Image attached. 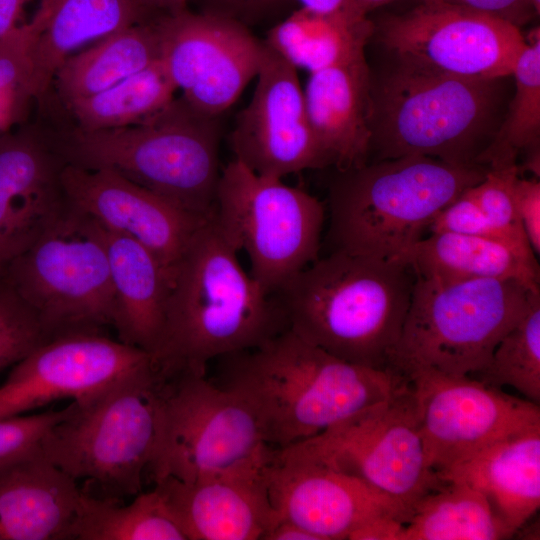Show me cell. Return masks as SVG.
Segmentation results:
<instances>
[{
    "label": "cell",
    "mask_w": 540,
    "mask_h": 540,
    "mask_svg": "<svg viewBox=\"0 0 540 540\" xmlns=\"http://www.w3.org/2000/svg\"><path fill=\"white\" fill-rule=\"evenodd\" d=\"M237 253L211 214L171 268L163 333L152 356L162 377L206 375L211 360L288 329L277 295L244 271Z\"/></svg>",
    "instance_id": "cell-1"
},
{
    "label": "cell",
    "mask_w": 540,
    "mask_h": 540,
    "mask_svg": "<svg viewBox=\"0 0 540 540\" xmlns=\"http://www.w3.org/2000/svg\"><path fill=\"white\" fill-rule=\"evenodd\" d=\"M219 359V385L248 404L274 448L318 435L407 384L393 370L349 363L289 329Z\"/></svg>",
    "instance_id": "cell-2"
},
{
    "label": "cell",
    "mask_w": 540,
    "mask_h": 540,
    "mask_svg": "<svg viewBox=\"0 0 540 540\" xmlns=\"http://www.w3.org/2000/svg\"><path fill=\"white\" fill-rule=\"evenodd\" d=\"M416 276L399 259L331 251L276 293L288 329L356 365L389 369Z\"/></svg>",
    "instance_id": "cell-3"
},
{
    "label": "cell",
    "mask_w": 540,
    "mask_h": 540,
    "mask_svg": "<svg viewBox=\"0 0 540 540\" xmlns=\"http://www.w3.org/2000/svg\"><path fill=\"white\" fill-rule=\"evenodd\" d=\"M502 80L459 78L394 60L370 78V154L375 161L419 155L482 166L500 125Z\"/></svg>",
    "instance_id": "cell-4"
},
{
    "label": "cell",
    "mask_w": 540,
    "mask_h": 540,
    "mask_svg": "<svg viewBox=\"0 0 540 540\" xmlns=\"http://www.w3.org/2000/svg\"><path fill=\"white\" fill-rule=\"evenodd\" d=\"M220 116L182 96L143 121L121 128L55 133L66 164L108 169L201 217L213 210L221 170Z\"/></svg>",
    "instance_id": "cell-5"
},
{
    "label": "cell",
    "mask_w": 540,
    "mask_h": 540,
    "mask_svg": "<svg viewBox=\"0 0 540 540\" xmlns=\"http://www.w3.org/2000/svg\"><path fill=\"white\" fill-rule=\"evenodd\" d=\"M487 168L410 155L338 171L329 188L331 251L398 259Z\"/></svg>",
    "instance_id": "cell-6"
},
{
    "label": "cell",
    "mask_w": 540,
    "mask_h": 540,
    "mask_svg": "<svg viewBox=\"0 0 540 540\" xmlns=\"http://www.w3.org/2000/svg\"><path fill=\"white\" fill-rule=\"evenodd\" d=\"M537 293L540 289L512 279L445 282L416 278L388 368L406 381L425 370L454 376L476 374Z\"/></svg>",
    "instance_id": "cell-7"
},
{
    "label": "cell",
    "mask_w": 540,
    "mask_h": 540,
    "mask_svg": "<svg viewBox=\"0 0 540 540\" xmlns=\"http://www.w3.org/2000/svg\"><path fill=\"white\" fill-rule=\"evenodd\" d=\"M162 382L152 366L72 401L40 441L44 456L74 479L137 495L154 454Z\"/></svg>",
    "instance_id": "cell-8"
},
{
    "label": "cell",
    "mask_w": 540,
    "mask_h": 540,
    "mask_svg": "<svg viewBox=\"0 0 540 540\" xmlns=\"http://www.w3.org/2000/svg\"><path fill=\"white\" fill-rule=\"evenodd\" d=\"M273 448L239 395L202 374L163 378L149 466L155 482L166 477L192 482L263 466Z\"/></svg>",
    "instance_id": "cell-9"
},
{
    "label": "cell",
    "mask_w": 540,
    "mask_h": 540,
    "mask_svg": "<svg viewBox=\"0 0 540 540\" xmlns=\"http://www.w3.org/2000/svg\"><path fill=\"white\" fill-rule=\"evenodd\" d=\"M2 278L49 338L113 326L115 301L102 229L68 205Z\"/></svg>",
    "instance_id": "cell-10"
},
{
    "label": "cell",
    "mask_w": 540,
    "mask_h": 540,
    "mask_svg": "<svg viewBox=\"0 0 540 540\" xmlns=\"http://www.w3.org/2000/svg\"><path fill=\"white\" fill-rule=\"evenodd\" d=\"M212 216L234 248L247 253L251 277L269 294L318 258L322 202L235 158L221 170Z\"/></svg>",
    "instance_id": "cell-11"
},
{
    "label": "cell",
    "mask_w": 540,
    "mask_h": 540,
    "mask_svg": "<svg viewBox=\"0 0 540 540\" xmlns=\"http://www.w3.org/2000/svg\"><path fill=\"white\" fill-rule=\"evenodd\" d=\"M287 447L359 478L408 513L444 483L428 463L409 382L389 399Z\"/></svg>",
    "instance_id": "cell-12"
},
{
    "label": "cell",
    "mask_w": 540,
    "mask_h": 540,
    "mask_svg": "<svg viewBox=\"0 0 540 540\" xmlns=\"http://www.w3.org/2000/svg\"><path fill=\"white\" fill-rule=\"evenodd\" d=\"M373 35L394 60L474 80L512 76L526 46L520 28L469 10L417 3L373 22Z\"/></svg>",
    "instance_id": "cell-13"
},
{
    "label": "cell",
    "mask_w": 540,
    "mask_h": 540,
    "mask_svg": "<svg viewBox=\"0 0 540 540\" xmlns=\"http://www.w3.org/2000/svg\"><path fill=\"white\" fill-rule=\"evenodd\" d=\"M408 382L427 460L436 473L500 439L540 427L538 404L471 376L425 370Z\"/></svg>",
    "instance_id": "cell-14"
},
{
    "label": "cell",
    "mask_w": 540,
    "mask_h": 540,
    "mask_svg": "<svg viewBox=\"0 0 540 540\" xmlns=\"http://www.w3.org/2000/svg\"><path fill=\"white\" fill-rule=\"evenodd\" d=\"M160 63L182 97L198 111L221 116L257 76L264 52L239 20L187 9L157 20Z\"/></svg>",
    "instance_id": "cell-15"
},
{
    "label": "cell",
    "mask_w": 540,
    "mask_h": 540,
    "mask_svg": "<svg viewBox=\"0 0 540 540\" xmlns=\"http://www.w3.org/2000/svg\"><path fill=\"white\" fill-rule=\"evenodd\" d=\"M152 366L148 352L98 331L54 336L17 362L0 386V419L54 400L87 399Z\"/></svg>",
    "instance_id": "cell-16"
},
{
    "label": "cell",
    "mask_w": 540,
    "mask_h": 540,
    "mask_svg": "<svg viewBox=\"0 0 540 540\" xmlns=\"http://www.w3.org/2000/svg\"><path fill=\"white\" fill-rule=\"evenodd\" d=\"M256 78L230 134L234 158L256 174L279 179L332 165L311 129L297 69L265 43Z\"/></svg>",
    "instance_id": "cell-17"
},
{
    "label": "cell",
    "mask_w": 540,
    "mask_h": 540,
    "mask_svg": "<svg viewBox=\"0 0 540 540\" xmlns=\"http://www.w3.org/2000/svg\"><path fill=\"white\" fill-rule=\"evenodd\" d=\"M268 496L279 520L305 528L319 540L348 539L382 515L404 521L407 509L366 482L289 447L273 448L264 467Z\"/></svg>",
    "instance_id": "cell-18"
},
{
    "label": "cell",
    "mask_w": 540,
    "mask_h": 540,
    "mask_svg": "<svg viewBox=\"0 0 540 540\" xmlns=\"http://www.w3.org/2000/svg\"><path fill=\"white\" fill-rule=\"evenodd\" d=\"M66 204L104 230L145 246L169 269L208 217L197 216L174 202L108 169L64 166Z\"/></svg>",
    "instance_id": "cell-19"
},
{
    "label": "cell",
    "mask_w": 540,
    "mask_h": 540,
    "mask_svg": "<svg viewBox=\"0 0 540 540\" xmlns=\"http://www.w3.org/2000/svg\"><path fill=\"white\" fill-rule=\"evenodd\" d=\"M65 165L52 132L29 125L0 133V279L66 209Z\"/></svg>",
    "instance_id": "cell-20"
},
{
    "label": "cell",
    "mask_w": 540,
    "mask_h": 540,
    "mask_svg": "<svg viewBox=\"0 0 540 540\" xmlns=\"http://www.w3.org/2000/svg\"><path fill=\"white\" fill-rule=\"evenodd\" d=\"M265 465L192 482L166 477L155 489L187 540H259L279 521Z\"/></svg>",
    "instance_id": "cell-21"
},
{
    "label": "cell",
    "mask_w": 540,
    "mask_h": 540,
    "mask_svg": "<svg viewBox=\"0 0 540 540\" xmlns=\"http://www.w3.org/2000/svg\"><path fill=\"white\" fill-rule=\"evenodd\" d=\"M165 14L157 0H38L32 19L25 23L28 99L42 100L58 68L80 48Z\"/></svg>",
    "instance_id": "cell-22"
},
{
    "label": "cell",
    "mask_w": 540,
    "mask_h": 540,
    "mask_svg": "<svg viewBox=\"0 0 540 540\" xmlns=\"http://www.w3.org/2000/svg\"><path fill=\"white\" fill-rule=\"evenodd\" d=\"M82 494L40 444L0 462V540L70 539Z\"/></svg>",
    "instance_id": "cell-23"
},
{
    "label": "cell",
    "mask_w": 540,
    "mask_h": 540,
    "mask_svg": "<svg viewBox=\"0 0 540 540\" xmlns=\"http://www.w3.org/2000/svg\"><path fill=\"white\" fill-rule=\"evenodd\" d=\"M370 78L362 54L310 73L303 90L311 129L338 171L368 163Z\"/></svg>",
    "instance_id": "cell-24"
},
{
    "label": "cell",
    "mask_w": 540,
    "mask_h": 540,
    "mask_svg": "<svg viewBox=\"0 0 540 540\" xmlns=\"http://www.w3.org/2000/svg\"><path fill=\"white\" fill-rule=\"evenodd\" d=\"M437 475L482 492L515 533L540 506V427L500 439Z\"/></svg>",
    "instance_id": "cell-25"
},
{
    "label": "cell",
    "mask_w": 540,
    "mask_h": 540,
    "mask_svg": "<svg viewBox=\"0 0 540 540\" xmlns=\"http://www.w3.org/2000/svg\"><path fill=\"white\" fill-rule=\"evenodd\" d=\"M119 340L151 356L164 328L170 290L169 269L142 244L104 230Z\"/></svg>",
    "instance_id": "cell-26"
},
{
    "label": "cell",
    "mask_w": 540,
    "mask_h": 540,
    "mask_svg": "<svg viewBox=\"0 0 540 540\" xmlns=\"http://www.w3.org/2000/svg\"><path fill=\"white\" fill-rule=\"evenodd\" d=\"M416 278L445 282L512 279L538 290L539 265L506 242L470 235L436 233L420 239L399 258Z\"/></svg>",
    "instance_id": "cell-27"
},
{
    "label": "cell",
    "mask_w": 540,
    "mask_h": 540,
    "mask_svg": "<svg viewBox=\"0 0 540 540\" xmlns=\"http://www.w3.org/2000/svg\"><path fill=\"white\" fill-rule=\"evenodd\" d=\"M373 29V21L352 11L322 13L301 7L270 29L264 42L310 74L365 54Z\"/></svg>",
    "instance_id": "cell-28"
},
{
    "label": "cell",
    "mask_w": 540,
    "mask_h": 540,
    "mask_svg": "<svg viewBox=\"0 0 540 540\" xmlns=\"http://www.w3.org/2000/svg\"><path fill=\"white\" fill-rule=\"evenodd\" d=\"M157 20L114 32L68 57L52 81L65 104L106 90L158 62Z\"/></svg>",
    "instance_id": "cell-29"
},
{
    "label": "cell",
    "mask_w": 540,
    "mask_h": 540,
    "mask_svg": "<svg viewBox=\"0 0 540 540\" xmlns=\"http://www.w3.org/2000/svg\"><path fill=\"white\" fill-rule=\"evenodd\" d=\"M514 536L487 497L460 482H444L412 507L401 540H498Z\"/></svg>",
    "instance_id": "cell-30"
},
{
    "label": "cell",
    "mask_w": 540,
    "mask_h": 540,
    "mask_svg": "<svg viewBox=\"0 0 540 540\" xmlns=\"http://www.w3.org/2000/svg\"><path fill=\"white\" fill-rule=\"evenodd\" d=\"M176 87L160 61L97 94L66 103L75 126L98 131L137 124L165 107Z\"/></svg>",
    "instance_id": "cell-31"
},
{
    "label": "cell",
    "mask_w": 540,
    "mask_h": 540,
    "mask_svg": "<svg viewBox=\"0 0 540 540\" xmlns=\"http://www.w3.org/2000/svg\"><path fill=\"white\" fill-rule=\"evenodd\" d=\"M70 539L187 540L155 488L128 505L82 494Z\"/></svg>",
    "instance_id": "cell-32"
},
{
    "label": "cell",
    "mask_w": 540,
    "mask_h": 540,
    "mask_svg": "<svg viewBox=\"0 0 540 540\" xmlns=\"http://www.w3.org/2000/svg\"><path fill=\"white\" fill-rule=\"evenodd\" d=\"M512 76L515 92L480 164L485 168L517 164L522 151L539 145L540 137V33L533 29L518 57Z\"/></svg>",
    "instance_id": "cell-33"
},
{
    "label": "cell",
    "mask_w": 540,
    "mask_h": 540,
    "mask_svg": "<svg viewBox=\"0 0 540 540\" xmlns=\"http://www.w3.org/2000/svg\"><path fill=\"white\" fill-rule=\"evenodd\" d=\"M471 377L501 388L510 386L527 400L540 402V293L522 318L503 336L486 366Z\"/></svg>",
    "instance_id": "cell-34"
},
{
    "label": "cell",
    "mask_w": 540,
    "mask_h": 540,
    "mask_svg": "<svg viewBox=\"0 0 540 540\" xmlns=\"http://www.w3.org/2000/svg\"><path fill=\"white\" fill-rule=\"evenodd\" d=\"M518 176L517 164L487 168L483 180L472 190L479 207L502 238L522 253L536 257L515 208L513 188Z\"/></svg>",
    "instance_id": "cell-35"
},
{
    "label": "cell",
    "mask_w": 540,
    "mask_h": 540,
    "mask_svg": "<svg viewBox=\"0 0 540 540\" xmlns=\"http://www.w3.org/2000/svg\"><path fill=\"white\" fill-rule=\"evenodd\" d=\"M49 339L32 309L0 279V372Z\"/></svg>",
    "instance_id": "cell-36"
},
{
    "label": "cell",
    "mask_w": 540,
    "mask_h": 540,
    "mask_svg": "<svg viewBox=\"0 0 540 540\" xmlns=\"http://www.w3.org/2000/svg\"><path fill=\"white\" fill-rule=\"evenodd\" d=\"M472 187L463 191L443 207L431 221L428 230L431 234L454 233L491 238L508 243L484 215L476 201Z\"/></svg>",
    "instance_id": "cell-37"
},
{
    "label": "cell",
    "mask_w": 540,
    "mask_h": 540,
    "mask_svg": "<svg viewBox=\"0 0 540 540\" xmlns=\"http://www.w3.org/2000/svg\"><path fill=\"white\" fill-rule=\"evenodd\" d=\"M29 75L28 37L24 23L0 37V97H16L25 105L29 100Z\"/></svg>",
    "instance_id": "cell-38"
},
{
    "label": "cell",
    "mask_w": 540,
    "mask_h": 540,
    "mask_svg": "<svg viewBox=\"0 0 540 540\" xmlns=\"http://www.w3.org/2000/svg\"><path fill=\"white\" fill-rule=\"evenodd\" d=\"M69 411H46L28 416L0 419V462L40 444L46 432Z\"/></svg>",
    "instance_id": "cell-39"
},
{
    "label": "cell",
    "mask_w": 540,
    "mask_h": 540,
    "mask_svg": "<svg viewBox=\"0 0 540 540\" xmlns=\"http://www.w3.org/2000/svg\"><path fill=\"white\" fill-rule=\"evenodd\" d=\"M418 3L461 8L499 18L519 28L535 18L528 0H418Z\"/></svg>",
    "instance_id": "cell-40"
},
{
    "label": "cell",
    "mask_w": 540,
    "mask_h": 540,
    "mask_svg": "<svg viewBox=\"0 0 540 540\" xmlns=\"http://www.w3.org/2000/svg\"><path fill=\"white\" fill-rule=\"evenodd\" d=\"M517 214L535 255L540 253V182L517 177L513 188Z\"/></svg>",
    "instance_id": "cell-41"
},
{
    "label": "cell",
    "mask_w": 540,
    "mask_h": 540,
    "mask_svg": "<svg viewBox=\"0 0 540 540\" xmlns=\"http://www.w3.org/2000/svg\"><path fill=\"white\" fill-rule=\"evenodd\" d=\"M404 520L393 515L375 517L351 532L349 540H401Z\"/></svg>",
    "instance_id": "cell-42"
},
{
    "label": "cell",
    "mask_w": 540,
    "mask_h": 540,
    "mask_svg": "<svg viewBox=\"0 0 540 540\" xmlns=\"http://www.w3.org/2000/svg\"><path fill=\"white\" fill-rule=\"evenodd\" d=\"M263 540H319L314 534L288 520L280 519Z\"/></svg>",
    "instance_id": "cell-43"
},
{
    "label": "cell",
    "mask_w": 540,
    "mask_h": 540,
    "mask_svg": "<svg viewBox=\"0 0 540 540\" xmlns=\"http://www.w3.org/2000/svg\"><path fill=\"white\" fill-rule=\"evenodd\" d=\"M28 0H0V37L18 27Z\"/></svg>",
    "instance_id": "cell-44"
},
{
    "label": "cell",
    "mask_w": 540,
    "mask_h": 540,
    "mask_svg": "<svg viewBox=\"0 0 540 540\" xmlns=\"http://www.w3.org/2000/svg\"><path fill=\"white\" fill-rule=\"evenodd\" d=\"M298 1L300 2L301 7L314 10L317 12L333 13V12H340V11H352V12L357 13L353 6V0H298Z\"/></svg>",
    "instance_id": "cell-45"
},
{
    "label": "cell",
    "mask_w": 540,
    "mask_h": 540,
    "mask_svg": "<svg viewBox=\"0 0 540 540\" xmlns=\"http://www.w3.org/2000/svg\"><path fill=\"white\" fill-rule=\"evenodd\" d=\"M20 110L17 102L13 98H0V133L18 118Z\"/></svg>",
    "instance_id": "cell-46"
},
{
    "label": "cell",
    "mask_w": 540,
    "mask_h": 540,
    "mask_svg": "<svg viewBox=\"0 0 540 540\" xmlns=\"http://www.w3.org/2000/svg\"><path fill=\"white\" fill-rule=\"evenodd\" d=\"M221 1L227 4L228 6H231L238 10H249V9H258L262 7H267L281 0H221Z\"/></svg>",
    "instance_id": "cell-47"
},
{
    "label": "cell",
    "mask_w": 540,
    "mask_h": 540,
    "mask_svg": "<svg viewBox=\"0 0 540 540\" xmlns=\"http://www.w3.org/2000/svg\"><path fill=\"white\" fill-rule=\"evenodd\" d=\"M394 1L396 0H353V6L358 14L368 17L370 12Z\"/></svg>",
    "instance_id": "cell-48"
},
{
    "label": "cell",
    "mask_w": 540,
    "mask_h": 540,
    "mask_svg": "<svg viewBox=\"0 0 540 540\" xmlns=\"http://www.w3.org/2000/svg\"><path fill=\"white\" fill-rule=\"evenodd\" d=\"M524 168L533 173L534 178L539 179L540 174V149L539 145L529 148Z\"/></svg>",
    "instance_id": "cell-49"
},
{
    "label": "cell",
    "mask_w": 540,
    "mask_h": 540,
    "mask_svg": "<svg viewBox=\"0 0 540 540\" xmlns=\"http://www.w3.org/2000/svg\"><path fill=\"white\" fill-rule=\"evenodd\" d=\"M166 13H174L186 9V0H157Z\"/></svg>",
    "instance_id": "cell-50"
},
{
    "label": "cell",
    "mask_w": 540,
    "mask_h": 540,
    "mask_svg": "<svg viewBox=\"0 0 540 540\" xmlns=\"http://www.w3.org/2000/svg\"><path fill=\"white\" fill-rule=\"evenodd\" d=\"M517 530H522L523 531V534H519V535L525 536V537H523L525 539H531V536H533L532 537L533 539H539V537H538L539 536L538 522H537V524H536V522L532 523L529 526H526V524H523Z\"/></svg>",
    "instance_id": "cell-51"
},
{
    "label": "cell",
    "mask_w": 540,
    "mask_h": 540,
    "mask_svg": "<svg viewBox=\"0 0 540 540\" xmlns=\"http://www.w3.org/2000/svg\"><path fill=\"white\" fill-rule=\"evenodd\" d=\"M528 4L535 17H539L540 14V0H528Z\"/></svg>",
    "instance_id": "cell-52"
}]
</instances>
